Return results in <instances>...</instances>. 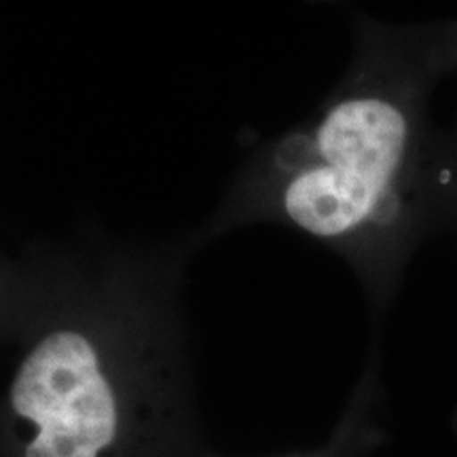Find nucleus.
I'll return each mask as SVG.
<instances>
[{
  "instance_id": "f03ea898",
  "label": "nucleus",
  "mask_w": 457,
  "mask_h": 457,
  "mask_svg": "<svg viewBox=\"0 0 457 457\" xmlns=\"http://www.w3.org/2000/svg\"><path fill=\"white\" fill-rule=\"evenodd\" d=\"M96 328L64 318L21 360L11 407L38 428L26 457H100L117 436V390Z\"/></svg>"
},
{
  "instance_id": "f257e3e1",
  "label": "nucleus",
  "mask_w": 457,
  "mask_h": 457,
  "mask_svg": "<svg viewBox=\"0 0 457 457\" xmlns=\"http://www.w3.org/2000/svg\"><path fill=\"white\" fill-rule=\"evenodd\" d=\"M420 146L417 77L396 43L369 37L316 117L256 148L191 236L279 222L345 254H381L411 222Z\"/></svg>"
}]
</instances>
